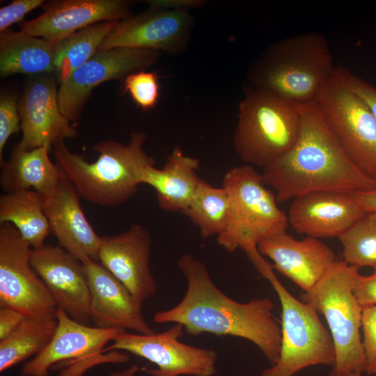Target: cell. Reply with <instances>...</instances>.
I'll return each mask as SVG.
<instances>
[{
    "mask_svg": "<svg viewBox=\"0 0 376 376\" xmlns=\"http://www.w3.org/2000/svg\"><path fill=\"white\" fill-rule=\"evenodd\" d=\"M141 370H142L141 368L133 365L124 370L112 372L110 376H136V373Z\"/></svg>",
    "mask_w": 376,
    "mask_h": 376,
    "instance_id": "ab89813d",
    "label": "cell"
},
{
    "mask_svg": "<svg viewBox=\"0 0 376 376\" xmlns=\"http://www.w3.org/2000/svg\"><path fill=\"white\" fill-rule=\"evenodd\" d=\"M57 326L47 345L38 354L24 363L21 376H49L52 366L66 360L77 361L61 376H80L90 366L99 362L125 363L127 354L118 351L102 356L104 346L125 330L111 327H90L72 318L63 309L57 307Z\"/></svg>",
    "mask_w": 376,
    "mask_h": 376,
    "instance_id": "30bf717a",
    "label": "cell"
},
{
    "mask_svg": "<svg viewBox=\"0 0 376 376\" xmlns=\"http://www.w3.org/2000/svg\"><path fill=\"white\" fill-rule=\"evenodd\" d=\"M359 268L336 260L322 278L300 299L324 316L334 350L335 361L329 376H354L364 372L361 346L362 307L354 288Z\"/></svg>",
    "mask_w": 376,
    "mask_h": 376,
    "instance_id": "5b68a950",
    "label": "cell"
},
{
    "mask_svg": "<svg viewBox=\"0 0 376 376\" xmlns=\"http://www.w3.org/2000/svg\"><path fill=\"white\" fill-rule=\"evenodd\" d=\"M146 2L149 7L178 10L198 9L205 4L204 0H148Z\"/></svg>",
    "mask_w": 376,
    "mask_h": 376,
    "instance_id": "74e56055",
    "label": "cell"
},
{
    "mask_svg": "<svg viewBox=\"0 0 376 376\" xmlns=\"http://www.w3.org/2000/svg\"><path fill=\"white\" fill-rule=\"evenodd\" d=\"M228 210L226 190L201 179L183 213L198 228L201 238L207 239L224 232L228 223Z\"/></svg>",
    "mask_w": 376,
    "mask_h": 376,
    "instance_id": "f1b7e54d",
    "label": "cell"
},
{
    "mask_svg": "<svg viewBox=\"0 0 376 376\" xmlns=\"http://www.w3.org/2000/svg\"><path fill=\"white\" fill-rule=\"evenodd\" d=\"M354 293L362 308L376 305V269L369 276L359 275Z\"/></svg>",
    "mask_w": 376,
    "mask_h": 376,
    "instance_id": "d590c367",
    "label": "cell"
},
{
    "mask_svg": "<svg viewBox=\"0 0 376 376\" xmlns=\"http://www.w3.org/2000/svg\"><path fill=\"white\" fill-rule=\"evenodd\" d=\"M354 376H362V375H354Z\"/></svg>",
    "mask_w": 376,
    "mask_h": 376,
    "instance_id": "60d3db41",
    "label": "cell"
},
{
    "mask_svg": "<svg viewBox=\"0 0 376 376\" xmlns=\"http://www.w3.org/2000/svg\"><path fill=\"white\" fill-rule=\"evenodd\" d=\"M199 167L198 158L185 155L182 149L176 146L162 169L149 166L144 170L141 184L155 190L161 210L183 212L201 180L197 174Z\"/></svg>",
    "mask_w": 376,
    "mask_h": 376,
    "instance_id": "603a6c76",
    "label": "cell"
},
{
    "mask_svg": "<svg viewBox=\"0 0 376 376\" xmlns=\"http://www.w3.org/2000/svg\"><path fill=\"white\" fill-rule=\"evenodd\" d=\"M258 251L273 261V269L304 292L311 289L336 261L334 251L320 240H297L286 232L260 242Z\"/></svg>",
    "mask_w": 376,
    "mask_h": 376,
    "instance_id": "44dd1931",
    "label": "cell"
},
{
    "mask_svg": "<svg viewBox=\"0 0 376 376\" xmlns=\"http://www.w3.org/2000/svg\"><path fill=\"white\" fill-rule=\"evenodd\" d=\"M314 100L352 162L376 181V120L368 107L334 71Z\"/></svg>",
    "mask_w": 376,
    "mask_h": 376,
    "instance_id": "9c48e42d",
    "label": "cell"
},
{
    "mask_svg": "<svg viewBox=\"0 0 376 376\" xmlns=\"http://www.w3.org/2000/svg\"><path fill=\"white\" fill-rule=\"evenodd\" d=\"M221 187L227 191V226L217 236L224 249L234 252L258 247L262 240L286 232L288 215L278 206L275 194L266 187L253 166H234L226 171Z\"/></svg>",
    "mask_w": 376,
    "mask_h": 376,
    "instance_id": "52a82bcc",
    "label": "cell"
},
{
    "mask_svg": "<svg viewBox=\"0 0 376 376\" xmlns=\"http://www.w3.org/2000/svg\"><path fill=\"white\" fill-rule=\"evenodd\" d=\"M338 239L344 262L376 269V212H365Z\"/></svg>",
    "mask_w": 376,
    "mask_h": 376,
    "instance_id": "f546056e",
    "label": "cell"
},
{
    "mask_svg": "<svg viewBox=\"0 0 376 376\" xmlns=\"http://www.w3.org/2000/svg\"><path fill=\"white\" fill-rule=\"evenodd\" d=\"M255 267L269 281L281 305L279 358L261 376H294L309 366H331L335 361L334 343L315 309L288 292L276 278L272 265L265 259Z\"/></svg>",
    "mask_w": 376,
    "mask_h": 376,
    "instance_id": "ba28073f",
    "label": "cell"
},
{
    "mask_svg": "<svg viewBox=\"0 0 376 376\" xmlns=\"http://www.w3.org/2000/svg\"><path fill=\"white\" fill-rule=\"evenodd\" d=\"M194 24L190 10L149 7L118 21L99 51L124 47L179 55L188 47Z\"/></svg>",
    "mask_w": 376,
    "mask_h": 376,
    "instance_id": "5bb4252c",
    "label": "cell"
},
{
    "mask_svg": "<svg viewBox=\"0 0 376 376\" xmlns=\"http://www.w3.org/2000/svg\"><path fill=\"white\" fill-rule=\"evenodd\" d=\"M55 74L54 44L22 31L0 32V77Z\"/></svg>",
    "mask_w": 376,
    "mask_h": 376,
    "instance_id": "d4e9b609",
    "label": "cell"
},
{
    "mask_svg": "<svg viewBox=\"0 0 376 376\" xmlns=\"http://www.w3.org/2000/svg\"><path fill=\"white\" fill-rule=\"evenodd\" d=\"M151 237L142 225L102 237L97 260L141 303L152 297L157 283L150 269Z\"/></svg>",
    "mask_w": 376,
    "mask_h": 376,
    "instance_id": "ac0fdd59",
    "label": "cell"
},
{
    "mask_svg": "<svg viewBox=\"0 0 376 376\" xmlns=\"http://www.w3.org/2000/svg\"><path fill=\"white\" fill-rule=\"evenodd\" d=\"M50 150L42 146L27 150L15 145L9 159L1 166L0 185L3 191L34 190L44 196L52 194L63 175L51 161Z\"/></svg>",
    "mask_w": 376,
    "mask_h": 376,
    "instance_id": "cb8c5ba5",
    "label": "cell"
},
{
    "mask_svg": "<svg viewBox=\"0 0 376 376\" xmlns=\"http://www.w3.org/2000/svg\"><path fill=\"white\" fill-rule=\"evenodd\" d=\"M55 74L29 76L18 102L22 137L17 146L24 150L52 146L77 136L74 125L61 112Z\"/></svg>",
    "mask_w": 376,
    "mask_h": 376,
    "instance_id": "9a60e30c",
    "label": "cell"
},
{
    "mask_svg": "<svg viewBox=\"0 0 376 376\" xmlns=\"http://www.w3.org/2000/svg\"><path fill=\"white\" fill-rule=\"evenodd\" d=\"M364 212L354 193L315 191L292 199L287 215L298 234L338 238Z\"/></svg>",
    "mask_w": 376,
    "mask_h": 376,
    "instance_id": "ffe728a7",
    "label": "cell"
},
{
    "mask_svg": "<svg viewBox=\"0 0 376 376\" xmlns=\"http://www.w3.org/2000/svg\"><path fill=\"white\" fill-rule=\"evenodd\" d=\"M18 102L14 93L1 91L0 95V164L5 162L3 150L10 136L21 130Z\"/></svg>",
    "mask_w": 376,
    "mask_h": 376,
    "instance_id": "1f68e13d",
    "label": "cell"
},
{
    "mask_svg": "<svg viewBox=\"0 0 376 376\" xmlns=\"http://www.w3.org/2000/svg\"><path fill=\"white\" fill-rule=\"evenodd\" d=\"M43 0H14L0 8V32L22 21L31 10L42 6Z\"/></svg>",
    "mask_w": 376,
    "mask_h": 376,
    "instance_id": "e575fe53",
    "label": "cell"
},
{
    "mask_svg": "<svg viewBox=\"0 0 376 376\" xmlns=\"http://www.w3.org/2000/svg\"><path fill=\"white\" fill-rule=\"evenodd\" d=\"M31 249L12 224H0V308L26 317L56 316L57 306L31 265Z\"/></svg>",
    "mask_w": 376,
    "mask_h": 376,
    "instance_id": "8fae6325",
    "label": "cell"
},
{
    "mask_svg": "<svg viewBox=\"0 0 376 376\" xmlns=\"http://www.w3.org/2000/svg\"><path fill=\"white\" fill-rule=\"evenodd\" d=\"M56 326V316L26 317L15 331L0 340V372L38 354L49 343Z\"/></svg>",
    "mask_w": 376,
    "mask_h": 376,
    "instance_id": "83f0119b",
    "label": "cell"
},
{
    "mask_svg": "<svg viewBox=\"0 0 376 376\" xmlns=\"http://www.w3.org/2000/svg\"><path fill=\"white\" fill-rule=\"evenodd\" d=\"M26 318L23 313L13 308H0V340L15 331Z\"/></svg>",
    "mask_w": 376,
    "mask_h": 376,
    "instance_id": "8d00e7d4",
    "label": "cell"
},
{
    "mask_svg": "<svg viewBox=\"0 0 376 376\" xmlns=\"http://www.w3.org/2000/svg\"><path fill=\"white\" fill-rule=\"evenodd\" d=\"M91 293V320L98 327L130 329L150 334L139 301L101 263L90 258L82 261Z\"/></svg>",
    "mask_w": 376,
    "mask_h": 376,
    "instance_id": "d6986e66",
    "label": "cell"
},
{
    "mask_svg": "<svg viewBox=\"0 0 376 376\" xmlns=\"http://www.w3.org/2000/svg\"><path fill=\"white\" fill-rule=\"evenodd\" d=\"M183 331V326L178 323L160 333L141 334L125 331L104 350H124L147 359L157 367L142 368L151 376H214L217 352L180 342Z\"/></svg>",
    "mask_w": 376,
    "mask_h": 376,
    "instance_id": "7c38bea8",
    "label": "cell"
},
{
    "mask_svg": "<svg viewBox=\"0 0 376 376\" xmlns=\"http://www.w3.org/2000/svg\"><path fill=\"white\" fill-rule=\"evenodd\" d=\"M301 118L298 138L284 155L264 167L262 178L279 203L315 191L357 193L376 188L328 127L313 100L295 103Z\"/></svg>",
    "mask_w": 376,
    "mask_h": 376,
    "instance_id": "7a4b0ae2",
    "label": "cell"
},
{
    "mask_svg": "<svg viewBox=\"0 0 376 376\" xmlns=\"http://www.w3.org/2000/svg\"><path fill=\"white\" fill-rule=\"evenodd\" d=\"M336 66L325 36L319 31L290 36L266 47L250 65V86L293 103L315 99Z\"/></svg>",
    "mask_w": 376,
    "mask_h": 376,
    "instance_id": "277c9868",
    "label": "cell"
},
{
    "mask_svg": "<svg viewBox=\"0 0 376 376\" xmlns=\"http://www.w3.org/2000/svg\"><path fill=\"white\" fill-rule=\"evenodd\" d=\"M31 263L57 307L76 321L88 324L91 293L82 262L59 245H44L31 249Z\"/></svg>",
    "mask_w": 376,
    "mask_h": 376,
    "instance_id": "e0dca14e",
    "label": "cell"
},
{
    "mask_svg": "<svg viewBox=\"0 0 376 376\" xmlns=\"http://www.w3.org/2000/svg\"><path fill=\"white\" fill-rule=\"evenodd\" d=\"M300 127L295 103L249 86L239 104L233 147L246 164L263 169L292 148Z\"/></svg>",
    "mask_w": 376,
    "mask_h": 376,
    "instance_id": "8992f818",
    "label": "cell"
},
{
    "mask_svg": "<svg viewBox=\"0 0 376 376\" xmlns=\"http://www.w3.org/2000/svg\"><path fill=\"white\" fill-rule=\"evenodd\" d=\"M124 90L143 110L155 107L159 97L158 76L154 72L142 70L130 75L123 81Z\"/></svg>",
    "mask_w": 376,
    "mask_h": 376,
    "instance_id": "4dcf8cb0",
    "label": "cell"
},
{
    "mask_svg": "<svg viewBox=\"0 0 376 376\" xmlns=\"http://www.w3.org/2000/svg\"><path fill=\"white\" fill-rule=\"evenodd\" d=\"M334 72L346 86L366 104L376 120V86L344 66H336Z\"/></svg>",
    "mask_w": 376,
    "mask_h": 376,
    "instance_id": "836d02e7",
    "label": "cell"
},
{
    "mask_svg": "<svg viewBox=\"0 0 376 376\" xmlns=\"http://www.w3.org/2000/svg\"><path fill=\"white\" fill-rule=\"evenodd\" d=\"M44 198L34 190L11 191L0 196V224H12L31 248L44 246L51 233L43 210Z\"/></svg>",
    "mask_w": 376,
    "mask_h": 376,
    "instance_id": "484cf974",
    "label": "cell"
},
{
    "mask_svg": "<svg viewBox=\"0 0 376 376\" xmlns=\"http://www.w3.org/2000/svg\"><path fill=\"white\" fill-rule=\"evenodd\" d=\"M134 3L129 0L45 1L42 13L20 23V31L56 44L92 24L128 17Z\"/></svg>",
    "mask_w": 376,
    "mask_h": 376,
    "instance_id": "2e32d148",
    "label": "cell"
},
{
    "mask_svg": "<svg viewBox=\"0 0 376 376\" xmlns=\"http://www.w3.org/2000/svg\"><path fill=\"white\" fill-rule=\"evenodd\" d=\"M43 210L60 246L81 261L97 260L102 237L88 222L73 184L64 175L55 191L45 196Z\"/></svg>",
    "mask_w": 376,
    "mask_h": 376,
    "instance_id": "7402d4cb",
    "label": "cell"
},
{
    "mask_svg": "<svg viewBox=\"0 0 376 376\" xmlns=\"http://www.w3.org/2000/svg\"><path fill=\"white\" fill-rule=\"evenodd\" d=\"M162 55L159 51L124 47L98 51L59 84L61 112L75 124L95 88L108 81H123L130 75L156 64Z\"/></svg>",
    "mask_w": 376,
    "mask_h": 376,
    "instance_id": "4fadbf2b",
    "label": "cell"
},
{
    "mask_svg": "<svg viewBox=\"0 0 376 376\" xmlns=\"http://www.w3.org/2000/svg\"><path fill=\"white\" fill-rule=\"evenodd\" d=\"M361 331L364 372L376 376V305L362 308Z\"/></svg>",
    "mask_w": 376,
    "mask_h": 376,
    "instance_id": "d6a6232c",
    "label": "cell"
},
{
    "mask_svg": "<svg viewBox=\"0 0 376 376\" xmlns=\"http://www.w3.org/2000/svg\"><path fill=\"white\" fill-rule=\"evenodd\" d=\"M177 265L187 281L185 294L173 307L157 312L155 323L180 324L191 336L240 337L256 345L272 365L278 361L281 331L269 298L246 303L231 299L214 284L206 265L191 254L182 255Z\"/></svg>",
    "mask_w": 376,
    "mask_h": 376,
    "instance_id": "6da1fadb",
    "label": "cell"
},
{
    "mask_svg": "<svg viewBox=\"0 0 376 376\" xmlns=\"http://www.w3.org/2000/svg\"><path fill=\"white\" fill-rule=\"evenodd\" d=\"M117 22L92 24L54 44L55 75L59 84L99 51Z\"/></svg>",
    "mask_w": 376,
    "mask_h": 376,
    "instance_id": "4316f807",
    "label": "cell"
},
{
    "mask_svg": "<svg viewBox=\"0 0 376 376\" xmlns=\"http://www.w3.org/2000/svg\"><path fill=\"white\" fill-rule=\"evenodd\" d=\"M354 194L365 212H376V188Z\"/></svg>",
    "mask_w": 376,
    "mask_h": 376,
    "instance_id": "f35d334b",
    "label": "cell"
},
{
    "mask_svg": "<svg viewBox=\"0 0 376 376\" xmlns=\"http://www.w3.org/2000/svg\"><path fill=\"white\" fill-rule=\"evenodd\" d=\"M146 138L145 133L136 131L127 144L112 140L97 143L93 149L98 157L92 163L62 141L53 146L56 164L84 199L116 207L136 193L144 170L155 164L143 149Z\"/></svg>",
    "mask_w": 376,
    "mask_h": 376,
    "instance_id": "3957f363",
    "label": "cell"
}]
</instances>
